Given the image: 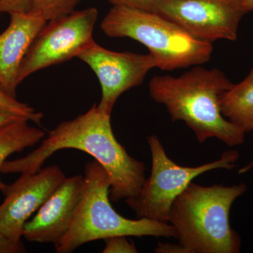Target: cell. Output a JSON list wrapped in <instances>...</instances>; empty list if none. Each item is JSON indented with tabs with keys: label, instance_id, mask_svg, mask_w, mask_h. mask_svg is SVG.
<instances>
[{
	"label": "cell",
	"instance_id": "obj_10",
	"mask_svg": "<svg viewBox=\"0 0 253 253\" xmlns=\"http://www.w3.org/2000/svg\"><path fill=\"white\" fill-rule=\"evenodd\" d=\"M58 166L42 168L38 172L25 173L4 194L0 205V231L14 242L22 239L23 228L33 213L45 203L66 179Z\"/></svg>",
	"mask_w": 253,
	"mask_h": 253
},
{
	"label": "cell",
	"instance_id": "obj_19",
	"mask_svg": "<svg viewBox=\"0 0 253 253\" xmlns=\"http://www.w3.org/2000/svg\"><path fill=\"white\" fill-rule=\"evenodd\" d=\"M26 250L22 241L14 242L8 239L0 231V253H26Z\"/></svg>",
	"mask_w": 253,
	"mask_h": 253
},
{
	"label": "cell",
	"instance_id": "obj_7",
	"mask_svg": "<svg viewBox=\"0 0 253 253\" xmlns=\"http://www.w3.org/2000/svg\"><path fill=\"white\" fill-rule=\"evenodd\" d=\"M98 14L96 8L90 7L46 22L23 58L18 84L38 71L78 58L94 41Z\"/></svg>",
	"mask_w": 253,
	"mask_h": 253
},
{
	"label": "cell",
	"instance_id": "obj_15",
	"mask_svg": "<svg viewBox=\"0 0 253 253\" xmlns=\"http://www.w3.org/2000/svg\"><path fill=\"white\" fill-rule=\"evenodd\" d=\"M82 0H31V11H39L46 21L62 18L76 11Z\"/></svg>",
	"mask_w": 253,
	"mask_h": 253
},
{
	"label": "cell",
	"instance_id": "obj_25",
	"mask_svg": "<svg viewBox=\"0 0 253 253\" xmlns=\"http://www.w3.org/2000/svg\"><path fill=\"white\" fill-rule=\"evenodd\" d=\"M1 12H0V15H1Z\"/></svg>",
	"mask_w": 253,
	"mask_h": 253
},
{
	"label": "cell",
	"instance_id": "obj_14",
	"mask_svg": "<svg viewBox=\"0 0 253 253\" xmlns=\"http://www.w3.org/2000/svg\"><path fill=\"white\" fill-rule=\"evenodd\" d=\"M28 122L27 119H20L0 128V172L11 155L35 146L45 137V131L30 126ZM7 186L0 179V191L3 194Z\"/></svg>",
	"mask_w": 253,
	"mask_h": 253
},
{
	"label": "cell",
	"instance_id": "obj_21",
	"mask_svg": "<svg viewBox=\"0 0 253 253\" xmlns=\"http://www.w3.org/2000/svg\"><path fill=\"white\" fill-rule=\"evenodd\" d=\"M155 252L158 253H186L184 248L179 244H162L158 243Z\"/></svg>",
	"mask_w": 253,
	"mask_h": 253
},
{
	"label": "cell",
	"instance_id": "obj_4",
	"mask_svg": "<svg viewBox=\"0 0 253 253\" xmlns=\"http://www.w3.org/2000/svg\"><path fill=\"white\" fill-rule=\"evenodd\" d=\"M83 177L81 198L72 224L63 239L54 245L56 253H72L87 243L115 236L176 239L175 229L169 223L121 215L110 202L109 176L97 161L86 163Z\"/></svg>",
	"mask_w": 253,
	"mask_h": 253
},
{
	"label": "cell",
	"instance_id": "obj_17",
	"mask_svg": "<svg viewBox=\"0 0 253 253\" xmlns=\"http://www.w3.org/2000/svg\"><path fill=\"white\" fill-rule=\"evenodd\" d=\"M126 236H115L104 240L103 253H136L135 245L126 239Z\"/></svg>",
	"mask_w": 253,
	"mask_h": 253
},
{
	"label": "cell",
	"instance_id": "obj_20",
	"mask_svg": "<svg viewBox=\"0 0 253 253\" xmlns=\"http://www.w3.org/2000/svg\"><path fill=\"white\" fill-rule=\"evenodd\" d=\"M112 5H123L134 9L146 11L155 0H106Z\"/></svg>",
	"mask_w": 253,
	"mask_h": 253
},
{
	"label": "cell",
	"instance_id": "obj_23",
	"mask_svg": "<svg viewBox=\"0 0 253 253\" xmlns=\"http://www.w3.org/2000/svg\"><path fill=\"white\" fill-rule=\"evenodd\" d=\"M249 12L253 11V0H240Z\"/></svg>",
	"mask_w": 253,
	"mask_h": 253
},
{
	"label": "cell",
	"instance_id": "obj_5",
	"mask_svg": "<svg viewBox=\"0 0 253 253\" xmlns=\"http://www.w3.org/2000/svg\"><path fill=\"white\" fill-rule=\"evenodd\" d=\"M101 28L111 38H131L144 44L162 71L204 64L212 54V43L196 39L160 15L123 5H113Z\"/></svg>",
	"mask_w": 253,
	"mask_h": 253
},
{
	"label": "cell",
	"instance_id": "obj_6",
	"mask_svg": "<svg viewBox=\"0 0 253 253\" xmlns=\"http://www.w3.org/2000/svg\"><path fill=\"white\" fill-rule=\"evenodd\" d=\"M152 169L137 194L126 199V203L139 218H147L168 223L174 200L198 176L216 169H231L236 167L238 151L229 150L219 159L197 167L179 166L168 157L159 138L147 137Z\"/></svg>",
	"mask_w": 253,
	"mask_h": 253
},
{
	"label": "cell",
	"instance_id": "obj_8",
	"mask_svg": "<svg viewBox=\"0 0 253 253\" xmlns=\"http://www.w3.org/2000/svg\"><path fill=\"white\" fill-rule=\"evenodd\" d=\"M146 11L180 26L199 41L237 39L239 23L249 11L240 0H155Z\"/></svg>",
	"mask_w": 253,
	"mask_h": 253
},
{
	"label": "cell",
	"instance_id": "obj_22",
	"mask_svg": "<svg viewBox=\"0 0 253 253\" xmlns=\"http://www.w3.org/2000/svg\"><path fill=\"white\" fill-rule=\"evenodd\" d=\"M20 119H26V118L21 117L8 110L0 107V128Z\"/></svg>",
	"mask_w": 253,
	"mask_h": 253
},
{
	"label": "cell",
	"instance_id": "obj_12",
	"mask_svg": "<svg viewBox=\"0 0 253 253\" xmlns=\"http://www.w3.org/2000/svg\"><path fill=\"white\" fill-rule=\"evenodd\" d=\"M8 27L0 34V88L16 98L18 75L28 48L47 21L39 11L9 14Z\"/></svg>",
	"mask_w": 253,
	"mask_h": 253
},
{
	"label": "cell",
	"instance_id": "obj_2",
	"mask_svg": "<svg viewBox=\"0 0 253 253\" xmlns=\"http://www.w3.org/2000/svg\"><path fill=\"white\" fill-rule=\"evenodd\" d=\"M233 83L217 68L195 67L179 77L156 76L149 82L151 98L164 105L172 121H182L201 144L217 138L229 147L244 144L245 133L226 119L221 95Z\"/></svg>",
	"mask_w": 253,
	"mask_h": 253
},
{
	"label": "cell",
	"instance_id": "obj_24",
	"mask_svg": "<svg viewBox=\"0 0 253 253\" xmlns=\"http://www.w3.org/2000/svg\"><path fill=\"white\" fill-rule=\"evenodd\" d=\"M253 161L252 163H251V164H249V166H246V167H245L244 168V169H241V170L240 171V172H241V173L247 172V171H249V169H251V168L253 167Z\"/></svg>",
	"mask_w": 253,
	"mask_h": 253
},
{
	"label": "cell",
	"instance_id": "obj_11",
	"mask_svg": "<svg viewBox=\"0 0 253 253\" xmlns=\"http://www.w3.org/2000/svg\"><path fill=\"white\" fill-rule=\"evenodd\" d=\"M84 177H66L61 185L26 221L23 237L30 242L56 244L72 224L81 200Z\"/></svg>",
	"mask_w": 253,
	"mask_h": 253
},
{
	"label": "cell",
	"instance_id": "obj_16",
	"mask_svg": "<svg viewBox=\"0 0 253 253\" xmlns=\"http://www.w3.org/2000/svg\"><path fill=\"white\" fill-rule=\"evenodd\" d=\"M0 107L26 118L37 125H41L43 113L38 112L27 104L18 101L16 98L11 97L0 88Z\"/></svg>",
	"mask_w": 253,
	"mask_h": 253
},
{
	"label": "cell",
	"instance_id": "obj_18",
	"mask_svg": "<svg viewBox=\"0 0 253 253\" xmlns=\"http://www.w3.org/2000/svg\"><path fill=\"white\" fill-rule=\"evenodd\" d=\"M31 0H0V12L6 14L31 11Z\"/></svg>",
	"mask_w": 253,
	"mask_h": 253
},
{
	"label": "cell",
	"instance_id": "obj_9",
	"mask_svg": "<svg viewBox=\"0 0 253 253\" xmlns=\"http://www.w3.org/2000/svg\"><path fill=\"white\" fill-rule=\"evenodd\" d=\"M78 58L91 68L99 80L101 98L98 106L109 115L123 93L141 85L148 73L156 68V61L149 54L117 52L95 41Z\"/></svg>",
	"mask_w": 253,
	"mask_h": 253
},
{
	"label": "cell",
	"instance_id": "obj_3",
	"mask_svg": "<svg viewBox=\"0 0 253 253\" xmlns=\"http://www.w3.org/2000/svg\"><path fill=\"white\" fill-rule=\"evenodd\" d=\"M247 191L244 183L211 186L190 183L173 203L168 223L186 253H239L241 239L230 226L231 206Z\"/></svg>",
	"mask_w": 253,
	"mask_h": 253
},
{
	"label": "cell",
	"instance_id": "obj_1",
	"mask_svg": "<svg viewBox=\"0 0 253 253\" xmlns=\"http://www.w3.org/2000/svg\"><path fill=\"white\" fill-rule=\"evenodd\" d=\"M111 116L97 104L93 105L86 113L58 125L30 154L5 161L1 172H36L57 151L79 150L92 156L107 172L111 181L109 198L113 202L135 196L146 179V167L118 142L111 126Z\"/></svg>",
	"mask_w": 253,
	"mask_h": 253
},
{
	"label": "cell",
	"instance_id": "obj_13",
	"mask_svg": "<svg viewBox=\"0 0 253 253\" xmlns=\"http://www.w3.org/2000/svg\"><path fill=\"white\" fill-rule=\"evenodd\" d=\"M223 116L245 134L253 131V68L244 81L221 95Z\"/></svg>",
	"mask_w": 253,
	"mask_h": 253
}]
</instances>
